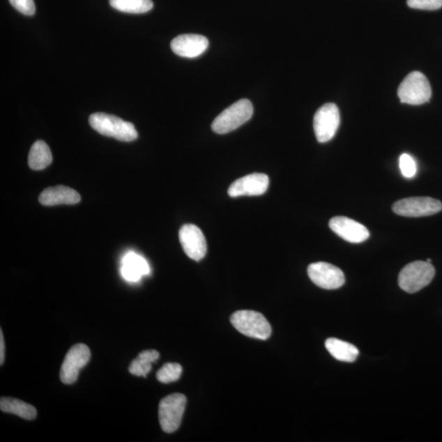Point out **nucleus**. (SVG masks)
<instances>
[{
	"mask_svg": "<svg viewBox=\"0 0 442 442\" xmlns=\"http://www.w3.org/2000/svg\"><path fill=\"white\" fill-rule=\"evenodd\" d=\"M89 124L97 132L124 142L138 138L135 125L114 115L97 112L89 116Z\"/></svg>",
	"mask_w": 442,
	"mask_h": 442,
	"instance_id": "f257e3e1",
	"label": "nucleus"
},
{
	"mask_svg": "<svg viewBox=\"0 0 442 442\" xmlns=\"http://www.w3.org/2000/svg\"><path fill=\"white\" fill-rule=\"evenodd\" d=\"M253 106L248 100H241L229 106L214 120L211 129L216 134L231 132L252 119Z\"/></svg>",
	"mask_w": 442,
	"mask_h": 442,
	"instance_id": "f03ea898",
	"label": "nucleus"
},
{
	"mask_svg": "<svg viewBox=\"0 0 442 442\" xmlns=\"http://www.w3.org/2000/svg\"><path fill=\"white\" fill-rule=\"evenodd\" d=\"M435 275L434 267L427 261H417L404 266L399 273V286L409 294H415L429 285Z\"/></svg>",
	"mask_w": 442,
	"mask_h": 442,
	"instance_id": "7ed1b4c3",
	"label": "nucleus"
},
{
	"mask_svg": "<svg viewBox=\"0 0 442 442\" xmlns=\"http://www.w3.org/2000/svg\"><path fill=\"white\" fill-rule=\"evenodd\" d=\"M230 321L238 332L249 337L266 340L271 335L270 323L262 314L254 310H239L232 314Z\"/></svg>",
	"mask_w": 442,
	"mask_h": 442,
	"instance_id": "20e7f679",
	"label": "nucleus"
},
{
	"mask_svg": "<svg viewBox=\"0 0 442 442\" xmlns=\"http://www.w3.org/2000/svg\"><path fill=\"white\" fill-rule=\"evenodd\" d=\"M397 93L402 103L421 105L430 100L432 88L425 75L420 72H413L399 84Z\"/></svg>",
	"mask_w": 442,
	"mask_h": 442,
	"instance_id": "39448f33",
	"label": "nucleus"
},
{
	"mask_svg": "<svg viewBox=\"0 0 442 442\" xmlns=\"http://www.w3.org/2000/svg\"><path fill=\"white\" fill-rule=\"evenodd\" d=\"M187 399L181 393H173L163 398L159 404V422L167 434L176 432L180 427L185 413Z\"/></svg>",
	"mask_w": 442,
	"mask_h": 442,
	"instance_id": "423d86ee",
	"label": "nucleus"
},
{
	"mask_svg": "<svg viewBox=\"0 0 442 442\" xmlns=\"http://www.w3.org/2000/svg\"><path fill=\"white\" fill-rule=\"evenodd\" d=\"M340 125V114L335 103L319 107L314 116V130L319 143H327L335 137Z\"/></svg>",
	"mask_w": 442,
	"mask_h": 442,
	"instance_id": "0eeeda50",
	"label": "nucleus"
},
{
	"mask_svg": "<svg viewBox=\"0 0 442 442\" xmlns=\"http://www.w3.org/2000/svg\"><path fill=\"white\" fill-rule=\"evenodd\" d=\"M393 210L395 213L406 218H422L440 213L442 204L429 197H408L395 202Z\"/></svg>",
	"mask_w": 442,
	"mask_h": 442,
	"instance_id": "6e6552de",
	"label": "nucleus"
},
{
	"mask_svg": "<svg viewBox=\"0 0 442 442\" xmlns=\"http://www.w3.org/2000/svg\"><path fill=\"white\" fill-rule=\"evenodd\" d=\"M91 355L89 348L82 343L70 348L61 368V381L64 384H73L76 382L79 370L89 363Z\"/></svg>",
	"mask_w": 442,
	"mask_h": 442,
	"instance_id": "1a4fd4ad",
	"label": "nucleus"
},
{
	"mask_svg": "<svg viewBox=\"0 0 442 442\" xmlns=\"http://www.w3.org/2000/svg\"><path fill=\"white\" fill-rule=\"evenodd\" d=\"M307 273L313 283L323 289H337L345 284L343 272L329 263H313L308 266Z\"/></svg>",
	"mask_w": 442,
	"mask_h": 442,
	"instance_id": "9d476101",
	"label": "nucleus"
},
{
	"mask_svg": "<svg viewBox=\"0 0 442 442\" xmlns=\"http://www.w3.org/2000/svg\"><path fill=\"white\" fill-rule=\"evenodd\" d=\"M181 246L190 259L199 261L208 251V244L201 230L195 224L183 225L178 233Z\"/></svg>",
	"mask_w": 442,
	"mask_h": 442,
	"instance_id": "9b49d317",
	"label": "nucleus"
},
{
	"mask_svg": "<svg viewBox=\"0 0 442 442\" xmlns=\"http://www.w3.org/2000/svg\"><path fill=\"white\" fill-rule=\"evenodd\" d=\"M269 183V177L265 174H250L235 181L229 186L228 195L231 197L262 195L267 191Z\"/></svg>",
	"mask_w": 442,
	"mask_h": 442,
	"instance_id": "f8f14e48",
	"label": "nucleus"
},
{
	"mask_svg": "<svg viewBox=\"0 0 442 442\" xmlns=\"http://www.w3.org/2000/svg\"><path fill=\"white\" fill-rule=\"evenodd\" d=\"M329 227L345 241L352 243H363L369 237L365 225L345 216H336L329 221Z\"/></svg>",
	"mask_w": 442,
	"mask_h": 442,
	"instance_id": "ddd939ff",
	"label": "nucleus"
},
{
	"mask_svg": "<svg viewBox=\"0 0 442 442\" xmlns=\"http://www.w3.org/2000/svg\"><path fill=\"white\" fill-rule=\"evenodd\" d=\"M208 46L209 41L205 36L195 34L178 36L171 43L174 53L187 59L199 57L208 49Z\"/></svg>",
	"mask_w": 442,
	"mask_h": 442,
	"instance_id": "4468645a",
	"label": "nucleus"
},
{
	"mask_svg": "<svg viewBox=\"0 0 442 442\" xmlns=\"http://www.w3.org/2000/svg\"><path fill=\"white\" fill-rule=\"evenodd\" d=\"M81 199L78 192L63 185L47 188L39 197L40 204L44 206L74 205Z\"/></svg>",
	"mask_w": 442,
	"mask_h": 442,
	"instance_id": "2eb2a0df",
	"label": "nucleus"
},
{
	"mask_svg": "<svg viewBox=\"0 0 442 442\" xmlns=\"http://www.w3.org/2000/svg\"><path fill=\"white\" fill-rule=\"evenodd\" d=\"M150 267L142 256L129 252L122 258L121 275L126 281L138 282L144 275H149Z\"/></svg>",
	"mask_w": 442,
	"mask_h": 442,
	"instance_id": "dca6fc26",
	"label": "nucleus"
},
{
	"mask_svg": "<svg viewBox=\"0 0 442 442\" xmlns=\"http://www.w3.org/2000/svg\"><path fill=\"white\" fill-rule=\"evenodd\" d=\"M326 346L333 357L343 362H354L360 354L359 350L354 345L337 338H328L326 342Z\"/></svg>",
	"mask_w": 442,
	"mask_h": 442,
	"instance_id": "f3484780",
	"label": "nucleus"
},
{
	"mask_svg": "<svg viewBox=\"0 0 442 442\" xmlns=\"http://www.w3.org/2000/svg\"><path fill=\"white\" fill-rule=\"evenodd\" d=\"M53 161L50 148L44 141H36L30 150L28 165L32 170L41 171L49 167Z\"/></svg>",
	"mask_w": 442,
	"mask_h": 442,
	"instance_id": "a211bd4d",
	"label": "nucleus"
},
{
	"mask_svg": "<svg viewBox=\"0 0 442 442\" xmlns=\"http://www.w3.org/2000/svg\"><path fill=\"white\" fill-rule=\"evenodd\" d=\"M0 409L3 412L13 413L26 420H34L37 416L36 409L31 404L12 397L1 398Z\"/></svg>",
	"mask_w": 442,
	"mask_h": 442,
	"instance_id": "6ab92c4d",
	"label": "nucleus"
},
{
	"mask_svg": "<svg viewBox=\"0 0 442 442\" xmlns=\"http://www.w3.org/2000/svg\"><path fill=\"white\" fill-rule=\"evenodd\" d=\"M159 352L155 350L141 352L137 358L131 362L130 373L138 377H146L152 369V364L159 359Z\"/></svg>",
	"mask_w": 442,
	"mask_h": 442,
	"instance_id": "aec40b11",
	"label": "nucleus"
},
{
	"mask_svg": "<svg viewBox=\"0 0 442 442\" xmlns=\"http://www.w3.org/2000/svg\"><path fill=\"white\" fill-rule=\"evenodd\" d=\"M110 6L120 12L140 14L153 8L152 0H109Z\"/></svg>",
	"mask_w": 442,
	"mask_h": 442,
	"instance_id": "412c9836",
	"label": "nucleus"
},
{
	"mask_svg": "<svg viewBox=\"0 0 442 442\" xmlns=\"http://www.w3.org/2000/svg\"><path fill=\"white\" fill-rule=\"evenodd\" d=\"M182 366L177 363H167L158 371L157 379L162 383L176 382L181 377Z\"/></svg>",
	"mask_w": 442,
	"mask_h": 442,
	"instance_id": "4be33fe9",
	"label": "nucleus"
},
{
	"mask_svg": "<svg viewBox=\"0 0 442 442\" xmlns=\"http://www.w3.org/2000/svg\"><path fill=\"white\" fill-rule=\"evenodd\" d=\"M399 167L404 177L411 178L417 173V164L411 155L403 153L399 159Z\"/></svg>",
	"mask_w": 442,
	"mask_h": 442,
	"instance_id": "5701e85b",
	"label": "nucleus"
},
{
	"mask_svg": "<svg viewBox=\"0 0 442 442\" xmlns=\"http://www.w3.org/2000/svg\"><path fill=\"white\" fill-rule=\"evenodd\" d=\"M408 6L421 10H436L442 7V0H407Z\"/></svg>",
	"mask_w": 442,
	"mask_h": 442,
	"instance_id": "b1692460",
	"label": "nucleus"
},
{
	"mask_svg": "<svg viewBox=\"0 0 442 442\" xmlns=\"http://www.w3.org/2000/svg\"><path fill=\"white\" fill-rule=\"evenodd\" d=\"M13 7L24 15L32 16L36 13L34 0H9Z\"/></svg>",
	"mask_w": 442,
	"mask_h": 442,
	"instance_id": "393cba45",
	"label": "nucleus"
},
{
	"mask_svg": "<svg viewBox=\"0 0 442 442\" xmlns=\"http://www.w3.org/2000/svg\"><path fill=\"white\" fill-rule=\"evenodd\" d=\"M6 356V345H4L3 335L2 330L0 331V364L3 365Z\"/></svg>",
	"mask_w": 442,
	"mask_h": 442,
	"instance_id": "a878e982",
	"label": "nucleus"
},
{
	"mask_svg": "<svg viewBox=\"0 0 442 442\" xmlns=\"http://www.w3.org/2000/svg\"><path fill=\"white\" fill-rule=\"evenodd\" d=\"M427 261L431 263L432 260L431 259H427Z\"/></svg>",
	"mask_w": 442,
	"mask_h": 442,
	"instance_id": "bb28decb",
	"label": "nucleus"
}]
</instances>
